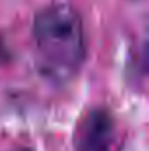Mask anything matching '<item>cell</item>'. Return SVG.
Instances as JSON below:
<instances>
[{"label":"cell","instance_id":"obj_1","mask_svg":"<svg viewBox=\"0 0 149 151\" xmlns=\"http://www.w3.org/2000/svg\"><path fill=\"white\" fill-rule=\"evenodd\" d=\"M34 39L47 69L60 76L75 72L84 60V30L77 11L54 4L39 11L34 19Z\"/></svg>","mask_w":149,"mask_h":151},{"label":"cell","instance_id":"obj_2","mask_svg":"<svg viewBox=\"0 0 149 151\" xmlns=\"http://www.w3.org/2000/svg\"><path fill=\"white\" fill-rule=\"evenodd\" d=\"M114 119L107 109L97 107L84 114L74 134L75 151H111L114 142Z\"/></svg>","mask_w":149,"mask_h":151},{"label":"cell","instance_id":"obj_3","mask_svg":"<svg viewBox=\"0 0 149 151\" xmlns=\"http://www.w3.org/2000/svg\"><path fill=\"white\" fill-rule=\"evenodd\" d=\"M9 58H11V53H9V47L5 46V42H4V39L0 37V65H4V63H7V62H9Z\"/></svg>","mask_w":149,"mask_h":151},{"label":"cell","instance_id":"obj_4","mask_svg":"<svg viewBox=\"0 0 149 151\" xmlns=\"http://www.w3.org/2000/svg\"><path fill=\"white\" fill-rule=\"evenodd\" d=\"M16 151H34V150H30V148H21V150H16Z\"/></svg>","mask_w":149,"mask_h":151}]
</instances>
